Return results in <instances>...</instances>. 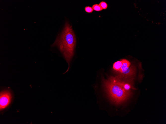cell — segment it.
Masks as SVG:
<instances>
[{
    "label": "cell",
    "mask_w": 166,
    "mask_h": 124,
    "mask_svg": "<svg viewBox=\"0 0 166 124\" xmlns=\"http://www.w3.org/2000/svg\"><path fill=\"white\" fill-rule=\"evenodd\" d=\"M76 43L75 36L72 26L66 21L61 33L52 45L58 48L68 65V68L63 74L67 72L69 69L70 63L74 54Z\"/></svg>",
    "instance_id": "1"
},
{
    "label": "cell",
    "mask_w": 166,
    "mask_h": 124,
    "mask_svg": "<svg viewBox=\"0 0 166 124\" xmlns=\"http://www.w3.org/2000/svg\"><path fill=\"white\" fill-rule=\"evenodd\" d=\"M103 84L109 99L116 105L126 100L131 94V91H126L123 88L117 76L103 80Z\"/></svg>",
    "instance_id": "2"
},
{
    "label": "cell",
    "mask_w": 166,
    "mask_h": 124,
    "mask_svg": "<svg viewBox=\"0 0 166 124\" xmlns=\"http://www.w3.org/2000/svg\"><path fill=\"white\" fill-rule=\"evenodd\" d=\"M123 62L120 69L118 72L121 73L119 77L122 76H131L134 74L135 68L133 66L129 67L130 63L127 60L125 59H122Z\"/></svg>",
    "instance_id": "3"
},
{
    "label": "cell",
    "mask_w": 166,
    "mask_h": 124,
    "mask_svg": "<svg viewBox=\"0 0 166 124\" xmlns=\"http://www.w3.org/2000/svg\"><path fill=\"white\" fill-rule=\"evenodd\" d=\"M0 96V110H1L9 105L10 101L11 96L10 92L7 90L1 92Z\"/></svg>",
    "instance_id": "4"
},
{
    "label": "cell",
    "mask_w": 166,
    "mask_h": 124,
    "mask_svg": "<svg viewBox=\"0 0 166 124\" xmlns=\"http://www.w3.org/2000/svg\"><path fill=\"white\" fill-rule=\"evenodd\" d=\"M118 78L120 83L123 88L126 91H130V89L131 88L133 89L131 83L129 82H125L124 81L121 80L120 78L117 76Z\"/></svg>",
    "instance_id": "5"
},
{
    "label": "cell",
    "mask_w": 166,
    "mask_h": 124,
    "mask_svg": "<svg viewBox=\"0 0 166 124\" xmlns=\"http://www.w3.org/2000/svg\"><path fill=\"white\" fill-rule=\"evenodd\" d=\"M122 62V60L115 62L113 66V68L114 70L118 72L121 68Z\"/></svg>",
    "instance_id": "6"
},
{
    "label": "cell",
    "mask_w": 166,
    "mask_h": 124,
    "mask_svg": "<svg viewBox=\"0 0 166 124\" xmlns=\"http://www.w3.org/2000/svg\"><path fill=\"white\" fill-rule=\"evenodd\" d=\"M92 8L93 10L96 11H100L102 10L99 4H96L92 5Z\"/></svg>",
    "instance_id": "7"
},
{
    "label": "cell",
    "mask_w": 166,
    "mask_h": 124,
    "mask_svg": "<svg viewBox=\"0 0 166 124\" xmlns=\"http://www.w3.org/2000/svg\"><path fill=\"white\" fill-rule=\"evenodd\" d=\"M99 5L102 9H106L107 7V4L104 1H102L100 2Z\"/></svg>",
    "instance_id": "8"
},
{
    "label": "cell",
    "mask_w": 166,
    "mask_h": 124,
    "mask_svg": "<svg viewBox=\"0 0 166 124\" xmlns=\"http://www.w3.org/2000/svg\"><path fill=\"white\" fill-rule=\"evenodd\" d=\"M85 12L88 13H91L93 11L92 8L90 6H86L84 9Z\"/></svg>",
    "instance_id": "9"
}]
</instances>
